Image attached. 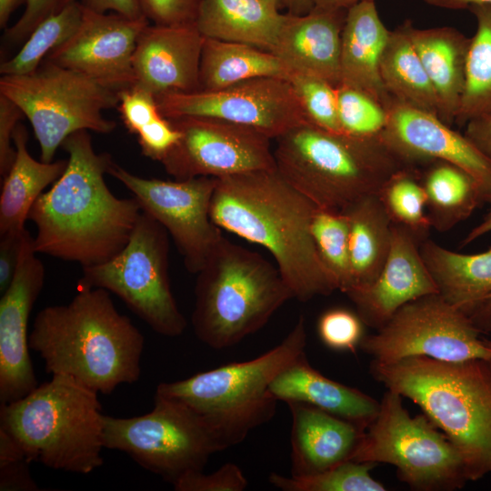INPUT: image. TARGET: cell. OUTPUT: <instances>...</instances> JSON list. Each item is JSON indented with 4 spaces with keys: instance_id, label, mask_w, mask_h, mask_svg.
I'll return each mask as SVG.
<instances>
[{
    "instance_id": "53",
    "label": "cell",
    "mask_w": 491,
    "mask_h": 491,
    "mask_svg": "<svg viewBox=\"0 0 491 491\" xmlns=\"http://www.w3.org/2000/svg\"><path fill=\"white\" fill-rule=\"evenodd\" d=\"M425 2L432 6L450 10H468L475 5L491 4V0H425Z\"/></svg>"
},
{
    "instance_id": "48",
    "label": "cell",
    "mask_w": 491,
    "mask_h": 491,
    "mask_svg": "<svg viewBox=\"0 0 491 491\" xmlns=\"http://www.w3.org/2000/svg\"><path fill=\"white\" fill-rule=\"evenodd\" d=\"M24 116L19 106L0 94V175L5 177L15 158L13 135Z\"/></svg>"
},
{
    "instance_id": "40",
    "label": "cell",
    "mask_w": 491,
    "mask_h": 491,
    "mask_svg": "<svg viewBox=\"0 0 491 491\" xmlns=\"http://www.w3.org/2000/svg\"><path fill=\"white\" fill-rule=\"evenodd\" d=\"M287 80L310 123L329 131L341 132L335 85L316 75L296 70H291Z\"/></svg>"
},
{
    "instance_id": "3",
    "label": "cell",
    "mask_w": 491,
    "mask_h": 491,
    "mask_svg": "<svg viewBox=\"0 0 491 491\" xmlns=\"http://www.w3.org/2000/svg\"><path fill=\"white\" fill-rule=\"evenodd\" d=\"M144 346L143 334L118 312L110 292L84 286L70 302L40 310L29 334L47 374L69 376L103 395L139 379Z\"/></svg>"
},
{
    "instance_id": "28",
    "label": "cell",
    "mask_w": 491,
    "mask_h": 491,
    "mask_svg": "<svg viewBox=\"0 0 491 491\" xmlns=\"http://www.w3.org/2000/svg\"><path fill=\"white\" fill-rule=\"evenodd\" d=\"M286 14L266 0H202L195 25L205 36L274 48Z\"/></svg>"
},
{
    "instance_id": "52",
    "label": "cell",
    "mask_w": 491,
    "mask_h": 491,
    "mask_svg": "<svg viewBox=\"0 0 491 491\" xmlns=\"http://www.w3.org/2000/svg\"><path fill=\"white\" fill-rule=\"evenodd\" d=\"M486 203L489 205V210L482 222L475 226L462 241L461 246H466L476 238L491 231V188L486 193Z\"/></svg>"
},
{
    "instance_id": "7",
    "label": "cell",
    "mask_w": 491,
    "mask_h": 491,
    "mask_svg": "<svg viewBox=\"0 0 491 491\" xmlns=\"http://www.w3.org/2000/svg\"><path fill=\"white\" fill-rule=\"evenodd\" d=\"M306 346V319L300 316L288 335L257 357L229 363L190 377L157 385L155 395L176 400L206 424L221 451L238 445L270 421L277 400L269 386Z\"/></svg>"
},
{
    "instance_id": "43",
    "label": "cell",
    "mask_w": 491,
    "mask_h": 491,
    "mask_svg": "<svg viewBox=\"0 0 491 491\" xmlns=\"http://www.w3.org/2000/svg\"><path fill=\"white\" fill-rule=\"evenodd\" d=\"M247 485L241 468L234 463H226L210 474H205L204 470L187 473L173 486L176 491H243Z\"/></svg>"
},
{
    "instance_id": "6",
    "label": "cell",
    "mask_w": 491,
    "mask_h": 491,
    "mask_svg": "<svg viewBox=\"0 0 491 491\" xmlns=\"http://www.w3.org/2000/svg\"><path fill=\"white\" fill-rule=\"evenodd\" d=\"M104 414L98 393L65 375L2 404L0 429L22 447L28 461L87 475L103 465Z\"/></svg>"
},
{
    "instance_id": "2",
    "label": "cell",
    "mask_w": 491,
    "mask_h": 491,
    "mask_svg": "<svg viewBox=\"0 0 491 491\" xmlns=\"http://www.w3.org/2000/svg\"><path fill=\"white\" fill-rule=\"evenodd\" d=\"M317 206L276 169L217 178L210 215L222 230L265 247L294 298L306 302L338 290L311 233Z\"/></svg>"
},
{
    "instance_id": "4",
    "label": "cell",
    "mask_w": 491,
    "mask_h": 491,
    "mask_svg": "<svg viewBox=\"0 0 491 491\" xmlns=\"http://www.w3.org/2000/svg\"><path fill=\"white\" fill-rule=\"evenodd\" d=\"M370 374L416 404L460 453L469 481L491 474V359L372 361Z\"/></svg>"
},
{
    "instance_id": "31",
    "label": "cell",
    "mask_w": 491,
    "mask_h": 491,
    "mask_svg": "<svg viewBox=\"0 0 491 491\" xmlns=\"http://www.w3.org/2000/svg\"><path fill=\"white\" fill-rule=\"evenodd\" d=\"M424 165L425 169H419L420 180L431 227L446 232L486 202L484 187L463 168L443 160Z\"/></svg>"
},
{
    "instance_id": "54",
    "label": "cell",
    "mask_w": 491,
    "mask_h": 491,
    "mask_svg": "<svg viewBox=\"0 0 491 491\" xmlns=\"http://www.w3.org/2000/svg\"><path fill=\"white\" fill-rule=\"evenodd\" d=\"M280 9L293 15H302L310 12L315 5L314 0H279Z\"/></svg>"
},
{
    "instance_id": "47",
    "label": "cell",
    "mask_w": 491,
    "mask_h": 491,
    "mask_svg": "<svg viewBox=\"0 0 491 491\" xmlns=\"http://www.w3.org/2000/svg\"><path fill=\"white\" fill-rule=\"evenodd\" d=\"M144 15L155 25L195 24L202 0H138Z\"/></svg>"
},
{
    "instance_id": "21",
    "label": "cell",
    "mask_w": 491,
    "mask_h": 491,
    "mask_svg": "<svg viewBox=\"0 0 491 491\" xmlns=\"http://www.w3.org/2000/svg\"><path fill=\"white\" fill-rule=\"evenodd\" d=\"M204 35L195 24H148L133 55L135 82L157 96L168 92L200 89L199 66Z\"/></svg>"
},
{
    "instance_id": "24",
    "label": "cell",
    "mask_w": 491,
    "mask_h": 491,
    "mask_svg": "<svg viewBox=\"0 0 491 491\" xmlns=\"http://www.w3.org/2000/svg\"><path fill=\"white\" fill-rule=\"evenodd\" d=\"M286 404L292 416L291 475L314 474L351 460L365 428L305 403Z\"/></svg>"
},
{
    "instance_id": "10",
    "label": "cell",
    "mask_w": 491,
    "mask_h": 491,
    "mask_svg": "<svg viewBox=\"0 0 491 491\" xmlns=\"http://www.w3.org/2000/svg\"><path fill=\"white\" fill-rule=\"evenodd\" d=\"M402 398L386 389L351 460L392 465L415 490L462 488L469 478L460 453L424 413L412 416Z\"/></svg>"
},
{
    "instance_id": "33",
    "label": "cell",
    "mask_w": 491,
    "mask_h": 491,
    "mask_svg": "<svg viewBox=\"0 0 491 491\" xmlns=\"http://www.w3.org/2000/svg\"><path fill=\"white\" fill-rule=\"evenodd\" d=\"M380 75L392 97L439 116L435 89L412 44L406 22L390 32L380 61Z\"/></svg>"
},
{
    "instance_id": "20",
    "label": "cell",
    "mask_w": 491,
    "mask_h": 491,
    "mask_svg": "<svg viewBox=\"0 0 491 491\" xmlns=\"http://www.w3.org/2000/svg\"><path fill=\"white\" fill-rule=\"evenodd\" d=\"M419 245L405 228L392 224L389 254L376 279L345 293L364 325L378 330L406 304L438 294Z\"/></svg>"
},
{
    "instance_id": "44",
    "label": "cell",
    "mask_w": 491,
    "mask_h": 491,
    "mask_svg": "<svg viewBox=\"0 0 491 491\" xmlns=\"http://www.w3.org/2000/svg\"><path fill=\"white\" fill-rule=\"evenodd\" d=\"M117 108L126 129L135 135L161 115L155 96L136 85L122 89L118 93Z\"/></svg>"
},
{
    "instance_id": "42",
    "label": "cell",
    "mask_w": 491,
    "mask_h": 491,
    "mask_svg": "<svg viewBox=\"0 0 491 491\" xmlns=\"http://www.w3.org/2000/svg\"><path fill=\"white\" fill-rule=\"evenodd\" d=\"M29 463L18 443L8 433L0 429V490H39L30 475Z\"/></svg>"
},
{
    "instance_id": "32",
    "label": "cell",
    "mask_w": 491,
    "mask_h": 491,
    "mask_svg": "<svg viewBox=\"0 0 491 491\" xmlns=\"http://www.w3.org/2000/svg\"><path fill=\"white\" fill-rule=\"evenodd\" d=\"M342 212L349 223L350 289L368 286L376 279L388 256L392 222L377 195L365 196Z\"/></svg>"
},
{
    "instance_id": "35",
    "label": "cell",
    "mask_w": 491,
    "mask_h": 491,
    "mask_svg": "<svg viewBox=\"0 0 491 491\" xmlns=\"http://www.w3.org/2000/svg\"><path fill=\"white\" fill-rule=\"evenodd\" d=\"M376 195L393 225L405 228L419 244L427 239L431 225L416 165L396 171Z\"/></svg>"
},
{
    "instance_id": "22",
    "label": "cell",
    "mask_w": 491,
    "mask_h": 491,
    "mask_svg": "<svg viewBox=\"0 0 491 491\" xmlns=\"http://www.w3.org/2000/svg\"><path fill=\"white\" fill-rule=\"evenodd\" d=\"M346 10L314 7L302 15L286 13L271 53L290 70L340 84L341 35Z\"/></svg>"
},
{
    "instance_id": "50",
    "label": "cell",
    "mask_w": 491,
    "mask_h": 491,
    "mask_svg": "<svg viewBox=\"0 0 491 491\" xmlns=\"http://www.w3.org/2000/svg\"><path fill=\"white\" fill-rule=\"evenodd\" d=\"M465 125L464 135L491 166V114L474 117Z\"/></svg>"
},
{
    "instance_id": "19",
    "label": "cell",
    "mask_w": 491,
    "mask_h": 491,
    "mask_svg": "<svg viewBox=\"0 0 491 491\" xmlns=\"http://www.w3.org/2000/svg\"><path fill=\"white\" fill-rule=\"evenodd\" d=\"M386 108L387 122L379 136L406 164L446 161L468 172L489 191L491 166L465 135L453 130L438 115L392 96Z\"/></svg>"
},
{
    "instance_id": "34",
    "label": "cell",
    "mask_w": 491,
    "mask_h": 491,
    "mask_svg": "<svg viewBox=\"0 0 491 491\" xmlns=\"http://www.w3.org/2000/svg\"><path fill=\"white\" fill-rule=\"evenodd\" d=\"M476 20L470 37L466 85L456 123L465 125L470 119L491 114V4L468 8Z\"/></svg>"
},
{
    "instance_id": "39",
    "label": "cell",
    "mask_w": 491,
    "mask_h": 491,
    "mask_svg": "<svg viewBox=\"0 0 491 491\" xmlns=\"http://www.w3.org/2000/svg\"><path fill=\"white\" fill-rule=\"evenodd\" d=\"M337 115L342 133L357 137H376L386 127V106L366 93L340 84L336 86Z\"/></svg>"
},
{
    "instance_id": "8",
    "label": "cell",
    "mask_w": 491,
    "mask_h": 491,
    "mask_svg": "<svg viewBox=\"0 0 491 491\" xmlns=\"http://www.w3.org/2000/svg\"><path fill=\"white\" fill-rule=\"evenodd\" d=\"M195 297L193 330L215 350L257 332L294 298L276 266L224 236L196 274Z\"/></svg>"
},
{
    "instance_id": "25",
    "label": "cell",
    "mask_w": 491,
    "mask_h": 491,
    "mask_svg": "<svg viewBox=\"0 0 491 491\" xmlns=\"http://www.w3.org/2000/svg\"><path fill=\"white\" fill-rule=\"evenodd\" d=\"M390 32L375 0L361 1L346 10L341 35L340 84L366 93L384 106L391 95L381 78L380 61Z\"/></svg>"
},
{
    "instance_id": "45",
    "label": "cell",
    "mask_w": 491,
    "mask_h": 491,
    "mask_svg": "<svg viewBox=\"0 0 491 491\" xmlns=\"http://www.w3.org/2000/svg\"><path fill=\"white\" fill-rule=\"evenodd\" d=\"M76 0H25L19 19L4 34L5 42L18 45L26 40L33 30L47 17L62 11Z\"/></svg>"
},
{
    "instance_id": "13",
    "label": "cell",
    "mask_w": 491,
    "mask_h": 491,
    "mask_svg": "<svg viewBox=\"0 0 491 491\" xmlns=\"http://www.w3.org/2000/svg\"><path fill=\"white\" fill-rule=\"evenodd\" d=\"M482 334L463 312L435 294L403 306L376 334L364 336L359 347L380 363L413 356L491 359V340Z\"/></svg>"
},
{
    "instance_id": "17",
    "label": "cell",
    "mask_w": 491,
    "mask_h": 491,
    "mask_svg": "<svg viewBox=\"0 0 491 491\" xmlns=\"http://www.w3.org/2000/svg\"><path fill=\"white\" fill-rule=\"evenodd\" d=\"M149 23L146 17L135 19L84 7L77 31L45 60L120 91L135 82L133 55L137 39Z\"/></svg>"
},
{
    "instance_id": "11",
    "label": "cell",
    "mask_w": 491,
    "mask_h": 491,
    "mask_svg": "<svg viewBox=\"0 0 491 491\" xmlns=\"http://www.w3.org/2000/svg\"><path fill=\"white\" fill-rule=\"evenodd\" d=\"M168 235L142 211L122 250L104 263L82 267L79 286L115 294L161 336H181L187 322L171 289Z\"/></svg>"
},
{
    "instance_id": "16",
    "label": "cell",
    "mask_w": 491,
    "mask_h": 491,
    "mask_svg": "<svg viewBox=\"0 0 491 491\" xmlns=\"http://www.w3.org/2000/svg\"><path fill=\"white\" fill-rule=\"evenodd\" d=\"M169 120L181 136L160 163L175 179L276 169L272 139L255 129L202 116Z\"/></svg>"
},
{
    "instance_id": "14",
    "label": "cell",
    "mask_w": 491,
    "mask_h": 491,
    "mask_svg": "<svg viewBox=\"0 0 491 491\" xmlns=\"http://www.w3.org/2000/svg\"><path fill=\"white\" fill-rule=\"evenodd\" d=\"M108 174L133 194L144 213L166 230L183 257L185 269L196 275L224 236L210 215L217 178H145L115 162Z\"/></svg>"
},
{
    "instance_id": "29",
    "label": "cell",
    "mask_w": 491,
    "mask_h": 491,
    "mask_svg": "<svg viewBox=\"0 0 491 491\" xmlns=\"http://www.w3.org/2000/svg\"><path fill=\"white\" fill-rule=\"evenodd\" d=\"M15 158L4 177L0 195V235L21 234L30 210L44 193L64 173L67 160L37 161L27 149L28 133L23 124L14 131Z\"/></svg>"
},
{
    "instance_id": "55",
    "label": "cell",
    "mask_w": 491,
    "mask_h": 491,
    "mask_svg": "<svg viewBox=\"0 0 491 491\" xmlns=\"http://www.w3.org/2000/svg\"><path fill=\"white\" fill-rule=\"evenodd\" d=\"M25 0H0V27L5 28L10 16Z\"/></svg>"
},
{
    "instance_id": "46",
    "label": "cell",
    "mask_w": 491,
    "mask_h": 491,
    "mask_svg": "<svg viewBox=\"0 0 491 491\" xmlns=\"http://www.w3.org/2000/svg\"><path fill=\"white\" fill-rule=\"evenodd\" d=\"M142 154L161 162L180 139V132L173 123L160 115L142 127L136 134Z\"/></svg>"
},
{
    "instance_id": "51",
    "label": "cell",
    "mask_w": 491,
    "mask_h": 491,
    "mask_svg": "<svg viewBox=\"0 0 491 491\" xmlns=\"http://www.w3.org/2000/svg\"><path fill=\"white\" fill-rule=\"evenodd\" d=\"M81 4L85 8L97 13L113 11L129 18L145 17L138 0H81Z\"/></svg>"
},
{
    "instance_id": "15",
    "label": "cell",
    "mask_w": 491,
    "mask_h": 491,
    "mask_svg": "<svg viewBox=\"0 0 491 491\" xmlns=\"http://www.w3.org/2000/svg\"><path fill=\"white\" fill-rule=\"evenodd\" d=\"M167 119L215 118L255 129L276 139L309 122L288 80L259 77L215 91L168 92L155 96Z\"/></svg>"
},
{
    "instance_id": "56",
    "label": "cell",
    "mask_w": 491,
    "mask_h": 491,
    "mask_svg": "<svg viewBox=\"0 0 491 491\" xmlns=\"http://www.w3.org/2000/svg\"><path fill=\"white\" fill-rule=\"evenodd\" d=\"M364 0H314V7L335 10H347Z\"/></svg>"
},
{
    "instance_id": "12",
    "label": "cell",
    "mask_w": 491,
    "mask_h": 491,
    "mask_svg": "<svg viewBox=\"0 0 491 491\" xmlns=\"http://www.w3.org/2000/svg\"><path fill=\"white\" fill-rule=\"evenodd\" d=\"M104 446L125 453L145 469L175 483L203 471L221 449L204 420L185 405L155 394L153 409L123 418L104 416Z\"/></svg>"
},
{
    "instance_id": "49",
    "label": "cell",
    "mask_w": 491,
    "mask_h": 491,
    "mask_svg": "<svg viewBox=\"0 0 491 491\" xmlns=\"http://www.w3.org/2000/svg\"><path fill=\"white\" fill-rule=\"evenodd\" d=\"M25 229L21 234L0 235V292L3 294L15 275Z\"/></svg>"
},
{
    "instance_id": "1",
    "label": "cell",
    "mask_w": 491,
    "mask_h": 491,
    "mask_svg": "<svg viewBox=\"0 0 491 491\" xmlns=\"http://www.w3.org/2000/svg\"><path fill=\"white\" fill-rule=\"evenodd\" d=\"M61 146L66 168L28 215L36 227L35 249L82 267L104 263L126 245L141 207L134 196L110 191L105 175L114 161L95 152L88 130L73 133Z\"/></svg>"
},
{
    "instance_id": "36",
    "label": "cell",
    "mask_w": 491,
    "mask_h": 491,
    "mask_svg": "<svg viewBox=\"0 0 491 491\" xmlns=\"http://www.w3.org/2000/svg\"><path fill=\"white\" fill-rule=\"evenodd\" d=\"M83 15L84 6L81 2L75 1L42 21L24 42L18 53L1 63V75L35 72L52 51L75 35Z\"/></svg>"
},
{
    "instance_id": "27",
    "label": "cell",
    "mask_w": 491,
    "mask_h": 491,
    "mask_svg": "<svg viewBox=\"0 0 491 491\" xmlns=\"http://www.w3.org/2000/svg\"><path fill=\"white\" fill-rule=\"evenodd\" d=\"M407 33L435 89L439 118L451 125L466 85L470 37L450 26L420 29L406 20Z\"/></svg>"
},
{
    "instance_id": "18",
    "label": "cell",
    "mask_w": 491,
    "mask_h": 491,
    "mask_svg": "<svg viewBox=\"0 0 491 491\" xmlns=\"http://www.w3.org/2000/svg\"><path fill=\"white\" fill-rule=\"evenodd\" d=\"M25 231L18 266L0 299V403L22 398L38 384L29 354L31 310L45 282V266Z\"/></svg>"
},
{
    "instance_id": "30",
    "label": "cell",
    "mask_w": 491,
    "mask_h": 491,
    "mask_svg": "<svg viewBox=\"0 0 491 491\" xmlns=\"http://www.w3.org/2000/svg\"><path fill=\"white\" fill-rule=\"evenodd\" d=\"M291 70L273 53L204 36L199 90L215 91L259 77L288 79Z\"/></svg>"
},
{
    "instance_id": "26",
    "label": "cell",
    "mask_w": 491,
    "mask_h": 491,
    "mask_svg": "<svg viewBox=\"0 0 491 491\" xmlns=\"http://www.w3.org/2000/svg\"><path fill=\"white\" fill-rule=\"evenodd\" d=\"M269 392L277 401L305 403L365 429L379 408V401L370 396L322 375L309 364L305 353L274 379Z\"/></svg>"
},
{
    "instance_id": "57",
    "label": "cell",
    "mask_w": 491,
    "mask_h": 491,
    "mask_svg": "<svg viewBox=\"0 0 491 491\" xmlns=\"http://www.w3.org/2000/svg\"><path fill=\"white\" fill-rule=\"evenodd\" d=\"M266 1L270 2V3L276 5V6H278L280 8L279 0H266Z\"/></svg>"
},
{
    "instance_id": "41",
    "label": "cell",
    "mask_w": 491,
    "mask_h": 491,
    "mask_svg": "<svg viewBox=\"0 0 491 491\" xmlns=\"http://www.w3.org/2000/svg\"><path fill=\"white\" fill-rule=\"evenodd\" d=\"M363 325L357 314L333 308L320 316L317 331L322 342L329 348L355 352L364 337Z\"/></svg>"
},
{
    "instance_id": "23",
    "label": "cell",
    "mask_w": 491,
    "mask_h": 491,
    "mask_svg": "<svg viewBox=\"0 0 491 491\" xmlns=\"http://www.w3.org/2000/svg\"><path fill=\"white\" fill-rule=\"evenodd\" d=\"M419 252L446 302L483 334L491 332V248L472 255L446 249L428 238Z\"/></svg>"
},
{
    "instance_id": "9",
    "label": "cell",
    "mask_w": 491,
    "mask_h": 491,
    "mask_svg": "<svg viewBox=\"0 0 491 491\" xmlns=\"http://www.w3.org/2000/svg\"><path fill=\"white\" fill-rule=\"evenodd\" d=\"M119 91L85 75L44 60L33 73L2 75L0 94L15 103L30 122L40 146V160L54 161L73 133L109 134L115 122L103 112L117 107Z\"/></svg>"
},
{
    "instance_id": "37",
    "label": "cell",
    "mask_w": 491,
    "mask_h": 491,
    "mask_svg": "<svg viewBox=\"0 0 491 491\" xmlns=\"http://www.w3.org/2000/svg\"><path fill=\"white\" fill-rule=\"evenodd\" d=\"M311 233L319 257L335 278L338 290L352 287L349 252V223L342 211L316 207Z\"/></svg>"
},
{
    "instance_id": "38",
    "label": "cell",
    "mask_w": 491,
    "mask_h": 491,
    "mask_svg": "<svg viewBox=\"0 0 491 491\" xmlns=\"http://www.w3.org/2000/svg\"><path fill=\"white\" fill-rule=\"evenodd\" d=\"M376 464L347 460L326 470L285 476L272 473L268 481L283 491H384L370 472Z\"/></svg>"
},
{
    "instance_id": "5",
    "label": "cell",
    "mask_w": 491,
    "mask_h": 491,
    "mask_svg": "<svg viewBox=\"0 0 491 491\" xmlns=\"http://www.w3.org/2000/svg\"><path fill=\"white\" fill-rule=\"evenodd\" d=\"M277 172L317 207L344 211L407 166L380 138L305 122L276 139Z\"/></svg>"
}]
</instances>
